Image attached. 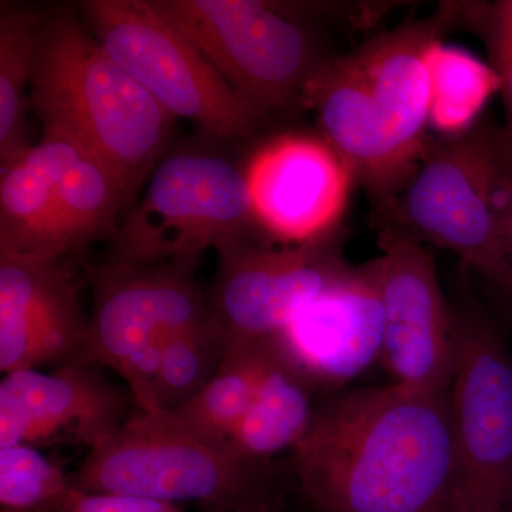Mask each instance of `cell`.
Here are the masks:
<instances>
[{"label": "cell", "instance_id": "6da1fadb", "mask_svg": "<svg viewBox=\"0 0 512 512\" xmlns=\"http://www.w3.org/2000/svg\"><path fill=\"white\" fill-rule=\"evenodd\" d=\"M292 466L313 512H453L448 393L390 382L322 397Z\"/></svg>", "mask_w": 512, "mask_h": 512}, {"label": "cell", "instance_id": "7a4b0ae2", "mask_svg": "<svg viewBox=\"0 0 512 512\" xmlns=\"http://www.w3.org/2000/svg\"><path fill=\"white\" fill-rule=\"evenodd\" d=\"M453 25L450 3H441L430 18L330 57L306 86L303 107L318 113L322 137L377 208L399 195L429 150L427 53Z\"/></svg>", "mask_w": 512, "mask_h": 512}, {"label": "cell", "instance_id": "3957f363", "mask_svg": "<svg viewBox=\"0 0 512 512\" xmlns=\"http://www.w3.org/2000/svg\"><path fill=\"white\" fill-rule=\"evenodd\" d=\"M29 104L43 134L66 138L96 157L130 201L165 156L175 123L107 53L79 9L47 15Z\"/></svg>", "mask_w": 512, "mask_h": 512}, {"label": "cell", "instance_id": "277c9868", "mask_svg": "<svg viewBox=\"0 0 512 512\" xmlns=\"http://www.w3.org/2000/svg\"><path fill=\"white\" fill-rule=\"evenodd\" d=\"M512 205V163L501 126L478 123L463 136L431 141L412 180L379 208L383 228L460 256L512 298L503 238Z\"/></svg>", "mask_w": 512, "mask_h": 512}, {"label": "cell", "instance_id": "5b68a950", "mask_svg": "<svg viewBox=\"0 0 512 512\" xmlns=\"http://www.w3.org/2000/svg\"><path fill=\"white\" fill-rule=\"evenodd\" d=\"M89 493L197 503L212 512H248L276 490L268 461L242 460L201 440L174 413L134 406L110 439L87 451L70 474Z\"/></svg>", "mask_w": 512, "mask_h": 512}, {"label": "cell", "instance_id": "8992f818", "mask_svg": "<svg viewBox=\"0 0 512 512\" xmlns=\"http://www.w3.org/2000/svg\"><path fill=\"white\" fill-rule=\"evenodd\" d=\"M130 202L96 157L66 138L43 134L0 167V254L80 264L93 242L116 235Z\"/></svg>", "mask_w": 512, "mask_h": 512}, {"label": "cell", "instance_id": "52a82bcc", "mask_svg": "<svg viewBox=\"0 0 512 512\" xmlns=\"http://www.w3.org/2000/svg\"><path fill=\"white\" fill-rule=\"evenodd\" d=\"M200 258L156 264L83 259L92 308L74 365L110 369L123 379L134 406L150 407L151 383L165 348L211 313L197 279Z\"/></svg>", "mask_w": 512, "mask_h": 512}, {"label": "cell", "instance_id": "ba28073f", "mask_svg": "<svg viewBox=\"0 0 512 512\" xmlns=\"http://www.w3.org/2000/svg\"><path fill=\"white\" fill-rule=\"evenodd\" d=\"M249 106L266 117L303 106L330 57L291 5L261 0H150Z\"/></svg>", "mask_w": 512, "mask_h": 512}, {"label": "cell", "instance_id": "9c48e42d", "mask_svg": "<svg viewBox=\"0 0 512 512\" xmlns=\"http://www.w3.org/2000/svg\"><path fill=\"white\" fill-rule=\"evenodd\" d=\"M258 232L244 170L221 154L187 148L161 158L111 238L107 259L156 264L201 256Z\"/></svg>", "mask_w": 512, "mask_h": 512}, {"label": "cell", "instance_id": "30bf717a", "mask_svg": "<svg viewBox=\"0 0 512 512\" xmlns=\"http://www.w3.org/2000/svg\"><path fill=\"white\" fill-rule=\"evenodd\" d=\"M76 8L107 53L174 120L238 140L265 119L150 0H86Z\"/></svg>", "mask_w": 512, "mask_h": 512}, {"label": "cell", "instance_id": "8fae6325", "mask_svg": "<svg viewBox=\"0 0 512 512\" xmlns=\"http://www.w3.org/2000/svg\"><path fill=\"white\" fill-rule=\"evenodd\" d=\"M453 512H512V359L481 313L454 312Z\"/></svg>", "mask_w": 512, "mask_h": 512}, {"label": "cell", "instance_id": "7c38bea8", "mask_svg": "<svg viewBox=\"0 0 512 512\" xmlns=\"http://www.w3.org/2000/svg\"><path fill=\"white\" fill-rule=\"evenodd\" d=\"M380 255L369 261L382 298L380 363L392 383L446 394L456 366V323L436 265L417 239L382 228Z\"/></svg>", "mask_w": 512, "mask_h": 512}, {"label": "cell", "instance_id": "4fadbf2b", "mask_svg": "<svg viewBox=\"0 0 512 512\" xmlns=\"http://www.w3.org/2000/svg\"><path fill=\"white\" fill-rule=\"evenodd\" d=\"M339 232L275 248L256 239L218 251L208 306L229 340L274 338L346 269Z\"/></svg>", "mask_w": 512, "mask_h": 512}, {"label": "cell", "instance_id": "5bb4252c", "mask_svg": "<svg viewBox=\"0 0 512 512\" xmlns=\"http://www.w3.org/2000/svg\"><path fill=\"white\" fill-rule=\"evenodd\" d=\"M256 224L284 245L338 231L355 175L322 136L285 133L256 148L244 168Z\"/></svg>", "mask_w": 512, "mask_h": 512}, {"label": "cell", "instance_id": "9a60e30c", "mask_svg": "<svg viewBox=\"0 0 512 512\" xmlns=\"http://www.w3.org/2000/svg\"><path fill=\"white\" fill-rule=\"evenodd\" d=\"M134 409L127 386L96 367L6 373L0 382V448L72 444L87 451L110 439Z\"/></svg>", "mask_w": 512, "mask_h": 512}, {"label": "cell", "instance_id": "2e32d148", "mask_svg": "<svg viewBox=\"0 0 512 512\" xmlns=\"http://www.w3.org/2000/svg\"><path fill=\"white\" fill-rule=\"evenodd\" d=\"M383 330L382 298L366 262L350 265L275 338L286 359L325 397L380 362Z\"/></svg>", "mask_w": 512, "mask_h": 512}, {"label": "cell", "instance_id": "e0dca14e", "mask_svg": "<svg viewBox=\"0 0 512 512\" xmlns=\"http://www.w3.org/2000/svg\"><path fill=\"white\" fill-rule=\"evenodd\" d=\"M70 259L0 254V370L74 365L86 340Z\"/></svg>", "mask_w": 512, "mask_h": 512}, {"label": "cell", "instance_id": "ac0fdd59", "mask_svg": "<svg viewBox=\"0 0 512 512\" xmlns=\"http://www.w3.org/2000/svg\"><path fill=\"white\" fill-rule=\"evenodd\" d=\"M315 394L276 342L274 359L254 403L228 441L229 453L262 463L282 451L295 450L311 429L318 404Z\"/></svg>", "mask_w": 512, "mask_h": 512}, {"label": "cell", "instance_id": "d6986e66", "mask_svg": "<svg viewBox=\"0 0 512 512\" xmlns=\"http://www.w3.org/2000/svg\"><path fill=\"white\" fill-rule=\"evenodd\" d=\"M275 352V336L234 340L217 375L175 416L201 440L228 450V441L254 403Z\"/></svg>", "mask_w": 512, "mask_h": 512}, {"label": "cell", "instance_id": "ffe728a7", "mask_svg": "<svg viewBox=\"0 0 512 512\" xmlns=\"http://www.w3.org/2000/svg\"><path fill=\"white\" fill-rule=\"evenodd\" d=\"M49 15L39 6L0 3V165L5 167L32 144L26 113L40 32Z\"/></svg>", "mask_w": 512, "mask_h": 512}, {"label": "cell", "instance_id": "44dd1931", "mask_svg": "<svg viewBox=\"0 0 512 512\" xmlns=\"http://www.w3.org/2000/svg\"><path fill=\"white\" fill-rule=\"evenodd\" d=\"M430 84V127L444 138L463 136L478 124L481 113L500 92L497 73L476 55L437 40L427 53Z\"/></svg>", "mask_w": 512, "mask_h": 512}, {"label": "cell", "instance_id": "7402d4cb", "mask_svg": "<svg viewBox=\"0 0 512 512\" xmlns=\"http://www.w3.org/2000/svg\"><path fill=\"white\" fill-rule=\"evenodd\" d=\"M229 345L227 332L212 313L180 333L161 355L150 407L174 413L190 403L217 375Z\"/></svg>", "mask_w": 512, "mask_h": 512}, {"label": "cell", "instance_id": "603a6c76", "mask_svg": "<svg viewBox=\"0 0 512 512\" xmlns=\"http://www.w3.org/2000/svg\"><path fill=\"white\" fill-rule=\"evenodd\" d=\"M70 488V476L40 448H0V512H56Z\"/></svg>", "mask_w": 512, "mask_h": 512}, {"label": "cell", "instance_id": "cb8c5ba5", "mask_svg": "<svg viewBox=\"0 0 512 512\" xmlns=\"http://www.w3.org/2000/svg\"><path fill=\"white\" fill-rule=\"evenodd\" d=\"M454 23L463 22L481 40L500 82L505 121L501 126L505 147L512 163V25L498 2H451Z\"/></svg>", "mask_w": 512, "mask_h": 512}, {"label": "cell", "instance_id": "d4e9b609", "mask_svg": "<svg viewBox=\"0 0 512 512\" xmlns=\"http://www.w3.org/2000/svg\"><path fill=\"white\" fill-rule=\"evenodd\" d=\"M56 512H184L177 504L113 493H89L70 488Z\"/></svg>", "mask_w": 512, "mask_h": 512}, {"label": "cell", "instance_id": "484cf974", "mask_svg": "<svg viewBox=\"0 0 512 512\" xmlns=\"http://www.w3.org/2000/svg\"><path fill=\"white\" fill-rule=\"evenodd\" d=\"M248 512H286V504L284 494L279 491V488L272 491L262 498L258 504Z\"/></svg>", "mask_w": 512, "mask_h": 512}, {"label": "cell", "instance_id": "4316f807", "mask_svg": "<svg viewBox=\"0 0 512 512\" xmlns=\"http://www.w3.org/2000/svg\"><path fill=\"white\" fill-rule=\"evenodd\" d=\"M503 238L505 249H507L508 258H510L512 264V205L510 211L505 215L503 224Z\"/></svg>", "mask_w": 512, "mask_h": 512}, {"label": "cell", "instance_id": "83f0119b", "mask_svg": "<svg viewBox=\"0 0 512 512\" xmlns=\"http://www.w3.org/2000/svg\"><path fill=\"white\" fill-rule=\"evenodd\" d=\"M498 5H500L501 10H503L505 18L510 20L512 25V0H498Z\"/></svg>", "mask_w": 512, "mask_h": 512}]
</instances>
